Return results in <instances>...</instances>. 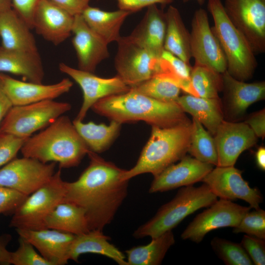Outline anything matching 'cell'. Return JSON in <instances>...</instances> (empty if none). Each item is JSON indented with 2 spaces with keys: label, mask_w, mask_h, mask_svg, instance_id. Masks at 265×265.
<instances>
[{
  "label": "cell",
  "mask_w": 265,
  "mask_h": 265,
  "mask_svg": "<svg viewBox=\"0 0 265 265\" xmlns=\"http://www.w3.org/2000/svg\"><path fill=\"white\" fill-rule=\"evenodd\" d=\"M87 155L88 166L76 181L66 182L64 202L85 210L90 231H102L126 197L129 180L123 179L125 170L90 150Z\"/></svg>",
  "instance_id": "obj_1"
},
{
  "label": "cell",
  "mask_w": 265,
  "mask_h": 265,
  "mask_svg": "<svg viewBox=\"0 0 265 265\" xmlns=\"http://www.w3.org/2000/svg\"><path fill=\"white\" fill-rule=\"evenodd\" d=\"M91 109L122 124L142 121L151 126L166 128L190 121L176 102H161L131 88L98 101Z\"/></svg>",
  "instance_id": "obj_2"
},
{
  "label": "cell",
  "mask_w": 265,
  "mask_h": 265,
  "mask_svg": "<svg viewBox=\"0 0 265 265\" xmlns=\"http://www.w3.org/2000/svg\"><path fill=\"white\" fill-rule=\"evenodd\" d=\"M89 151L73 121L64 115L28 137L20 150L23 157L43 163L57 162L61 169L78 166Z\"/></svg>",
  "instance_id": "obj_3"
},
{
  "label": "cell",
  "mask_w": 265,
  "mask_h": 265,
  "mask_svg": "<svg viewBox=\"0 0 265 265\" xmlns=\"http://www.w3.org/2000/svg\"><path fill=\"white\" fill-rule=\"evenodd\" d=\"M191 122L161 128L152 126L150 137L144 147L135 165L125 170L123 179L131 178L144 173L154 177L180 160L188 152Z\"/></svg>",
  "instance_id": "obj_4"
},
{
  "label": "cell",
  "mask_w": 265,
  "mask_h": 265,
  "mask_svg": "<svg viewBox=\"0 0 265 265\" xmlns=\"http://www.w3.org/2000/svg\"><path fill=\"white\" fill-rule=\"evenodd\" d=\"M207 8L213 20L212 29L226 59V71L239 80L250 79L257 66L255 53L250 44L230 21L221 0H209Z\"/></svg>",
  "instance_id": "obj_5"
},
{
  "label": "cell",
  "mask_w": 265,
  "mask_h": 265,
  "mask_svg": "<svg viewBox=\"0 0 265 265\" xmlns=\"http://www.w3.org/2000/svg\"><path fill=\"white\" fill-rule=\"evenodd\" d=\"M217 200V197L205 184L198 187L184 186L151 219L139 227L133 236L136 238H154L172 231L186 217L201 208L210 206Z\"/></svg>",
  "instance_id": "obj_6"
},
{
  "label": "cell",
  "mask_w": 265,
  "mask_h": 265,
  "mask_svg": "<svg viewBox=\"0 0 265 265\" xmlns=\"http://www.w3.org/2000/svg\"><path fill=\"white\" fill-rule=\"evenodd\" d=\"M61 168L45 185L27 196L13 213L9 226L26 230L46 229L48 216L60 203L66 194V182L61 177Z\"/></svg>",
  "instance_id": "obj_7"
},
{
  "label": "cell",
  "mask_w": 265,
  "mask_h": 265,
  "mask_svg": "<svg viewBox=\"0 0 265 265\" xmlns=\"http://www.w3.org/2000/svg\"><path fill=\"white\" fill-rule=\"evenodd\" d=\"M71 108L70 104L53 100L13 106L2 121L0 132L27 138L47 127Z\"/></svg>",
  "instance_id": "obj_8"
},
{
  "label": "cell",
  "mask_w": 265,
  "mask_h": 265,
  "mask_svg": "<svg viewBox=\"0 0 265 265\" xmlns=\"http://www.w3.org/2000/svg\"><path fill=\"white\" fill-rule=\"evenodd\" d=\"M55 167L54 162L43 163L29 157L15 158L0 168V186L29 196L51 179Z\"/></svg>",
  "instance_id": "obj_9"
},
{
  "label": "cell",
  "mask_w": 265,
  "mask_h": 265,
  "mask_svg": "<svg viewBox=\"0 0 265 265\" xmlns=\"http://www.w3.org/2000/svg\"><path fill=\"white\" fill-rule=\"evenodd\" d=\"M114 65L117 75L130 88L159 72L160 57L129 41L126 36L117 42Z\"/></svg>",
  "instance_id": "obj_10"
},
{
  "label": "cell",
  "mask_w": 265,
  "mask_h": 265,
  "mask_svg": "<svg viewBox=\"0 0 265 265\" xmlns=\"http://www.w3.org/2000/svg\"><path fill=\"white\" fill-rule=\"evenodd\" d=\"M224 10L255 53L265 52V0H225Z\"/></svg>",
  "instance_id": "obj_11"
},
{
  "label": "cell",
  "mask_w": 265,
  "mask_h": 265,
  "mask_svg": "<svg viewBox=\"0 0 265 265\" xmlns=\"http://www.w3.org/2000/svg\"><path fill=\"white\" fill-rule=\"evenodd\" d=\"M198 214L181 234L184 240L200 242L207 234L224 227L238 226L251 208L239 205L232 201L220 199Z\"/></svg>",
  "instance_id": "obj_12"
},
{
  "label": "cell",
  "mask_w": 265,
  "mask_h": 265,
  "mask_svg": "<svg viewBox=\"0 0 265 265\" xmlns=\"http://www.w3.org/2000/svg\"><path fill=\"white\" fill-rule=\"evenodd\" d=\"M191 27L190 52L195 64L223 73L227 70L226 59L218 39L210 26L205 9L200 8L195 11Z\"/></svg>",
  "instance_id": "obj_13"
},
{
  "label": "cell",
  "mask_w": 265,
  "mask_h": 265,
  "mask_svg": "<svg viewBox=\"0 0 265 265\" xmlns=\"http://www.w3.org/2000/svg\"><path fill=\"white\" fill-rule=\"evenodd\" d=\"M59 69L74 80L83 92V102L75 120L82 121L89 109L98 101L126 93L130 89L117 76L110 78H101L93 73L76 69L64 63L59 64Z\"/></svg>",
  "instance_id": "obj_14"
},
{
  "label": "cell",
  "mask_w": 265,
  "mask_h": 265,
  "mask_svg": "<svg viewBox=\"0 0 265 265\" xmlns=\"http://www.w3.org/2000/svg\"><path fill=\"white\" fill-rule=\"evenodd\" d=\"M242 171L234 166L213 168L202 180L213 194L220 199H239L249 204L251 208H260L262 195L258 188L251 187L242 177Z\"/></svg>",
  "instance_id": "obj_15"
},
{
  "label": "cell",
  "mask_w": 265,
  "mask_h": 265,
  "mask_svg": "<svg viewBox=\"0 0 265 265\" xmlns=\"http://www.w3.org/2000/svg\"><path fill=\"white\" fill-rule=\"evenodd\" d=\"M218 166H234L242 152L254 146L258 137L244 122L223 120L214 135Z\"/></svg>",
  "instance_id": "obj_16"
},
{
  "label": "cell",
  "mask_w": 265,
  "mask_h": 265,
  "mask_svg": "<svg viewBox=\"0 0 265 265\" xmlns=\"http://www.w3.org/2000/svg\"><path fill=\"white\" fill-rule=\"evenodd\" d=\"M0 84L13 106L54 100L68 92L73 85L68 78L56 83L43 84L16 80L3 73H0Z\"/></svg>",
  "instance_id": "obj_17"
},
{
  "label": "cell",
  "mask_w": 265,
  "mask_h": 265,
  "mask_svg": "<svg viewBox=\"0 0 265 265\" xmlns=\"http://www.w3.org/2000/svg\"><path fill=\"white\" fill-rule=\"evenodd\" d=\"M214 165L186 155L177 164H172L154 177L149 193L164 192L180 187L192 186L202 179Z\"/></svg>",
  "instance_id": "obj_18"
},
{
  "label": "cell",
  "mask_w": 265,
  "mask_h": 265,
  "mask_svg": "<svg viewBox=\"0 0 265 265\" xmlns=\"http://www.w3.org/2000/svg\"><path fill=\"white\" fill-rule=\"evenodd\" d=\"M75 16L50 0H41L34 13L33 29L57 46L72 34Z\"/></svg>",
  "instance_id": "obj_19"
},
{
  "label": "cell",
  "mask_w": 265,
  "mask_h": 265,
  "mask_svg": "<svg viewBox=\"0 0 265 265\" xmlns=\"http://www.w3.org/2000/svg\"><path fill=\"white\" fill-rule=\"evenodd\" d=\"M72 34L78 69L94 73L97 66L109 56L108 44L88 26L81 14L75 16Z\"/></svg>",
  "instance_id": "obj_20"
},
{
  "label": "cell",
  "mask_w": 265,
  "mask_h": 265,
  "mask_svg": "<svg viewBox=\"0 0 265 265\" xmlns=\"http://www.w3.org/2000/svg\"><path fill=\"white\" fill-rule=\"evenodd\" d=\"M16 230L52 265H64L70 260V248L76 235L49 228Z\"/></svg>",
  "instance_id": "obj_21"
},
{
  "label": "cell",
  "mask_w": 265,
  "mask_h": 265,
  "mask_svg": "<svg viewBox=\"0 0 265 265\" xmlns=\"http://www.w3.org/2000/svg\"><path fill=\"white\" fill-rule=\"evenodd\" d=\"M222 77L226 110L230 118H240L250 106L265 99V81L247 83L234 78L227 71Z\"/></svg>",
  "instance_id": "obj_22"
},
{
  "label": "cell",
  "mask_w": 265,
  "mask_h": 265,
  "mask_svg": "<svg viewBox=\"0 0 265 265\" xmlns=\"http://www.w3.org/2000/svg\"><path fill=\"white\" fill-rule=\"evenodd\" d=\"M166 29L165 12L157 4L147 7L143 18L130 35V41L160 57L164 50Z\"/></svg>",
  "instance_id": "obj_23"
},
{
  "label": "cell",
  "mask_w": 265,
  "mask_h": 265,
  "mask_svg": "<svg viewBox=\"0 0 265 265\" xmlns=\"http://www.w3.org/2000/svg\"><path fill=\"white\" fill-rule=\"evenodd\" d=\"M31 28L13 9L0 12L1 46L8 50L38 52Z\"/></svg>",
  "instance_id": "obj_24"
},
{
  "label": "cell",
  "mask_w": 265,
  "mask_h": 265,
  "mask_svg": "<svg viewBox=\"0 0 265 265\" xmlns=\"http://www.w3.org/2000/svg\"><path fill=\"white\" fill-rule=\"evenodd\" d=\"M0 73L22 76L28 81L42 83L44 77L38 52L6 49L0 46Z\"/></svg>",
  "instance_id": "obj_25"
},
{
  "label": "cell",
  "mask_w": 265,
  "mask_h": 265,
  "mask_svg": "<svg viewBox=\"0 0 265 265\" xmlns=\"http://www.w3.org/2000/svg\"><path fill=\"white\" fill-rule=\"evenodd\" d=\"M176 103L185 112L191 115L213 135L224 120L220 98H207L187 94L179 96Z\"/></svg>",
  "instance_id": "obj_26"
},
{
  "label": "cell",
  "mask_w": 265,
  "mask_h": 265,
  "mask_svg": "<svg viewBox=\"0 0 265 265\" xmlns=\"http://www.w3.org/2000/svg\"><path fill=\"white\" fill-rule=\"evenodd\" d=\"M130 14L119 9L106 11L90 5L81 14L88 26L107 44L117 42L121 38V26Z\"/></svg>",
  "instance_id": "obj_27"
},
{
  "label": "cell",
  "mask_w": 265,
  "mask_h": 265,
  "mask_svg": "<svg viewBox=\"0 0 265 265\" xmlns=\"http://www.w3.org/2000/svg\"><path fill=\"white\" fill-rule=\"evenodd\" d=\"M109 240L110 238L100 230H91L76 235L70 248V260L78 262L80 255L83 254L95 253L106 256L120 265H127L124 254Z\"/></svg>",
  "instance_id": "obj_28"
},
{
  "label": "cell",
  "mask_w": 265,
  "mask_h": 265,
  "mask_svg": "<svg viewBox=\"0 0 265 265\" xmlns=\"http://www.w3.org/2000/svg\"><path fill=\"white\" fill-rule=\"evenodd\" d=\"M166 29L164 50L189 63L191 58L190 32L186 28L178 9L169 5L165 12Z\"/></svg>",
  "instance_id": "obj_29"
},
{
  "label": "cell",
  "mask_w": 265,
  "mask_h": 265,
  "mask_svg": "<svg viewBox=\"0 0 265 265\" xmlns=\"http://www.w3.org/2000/svg\"><path fill=\"white\" fill-rule=\"evenodd\" d=\"M46 228L80 235L90 231L85 211L74 204H59L46 219Z\"/></svg>",
  "instance_id": "obj_30"
},
{
  "label": "cell",
  "mask_w": 265,
  "mask_h": 265,
  "mask_svg": "<svg viewBox=\"0 0 265 265\" xmlns=\"http://www.w3.org/2000/svg\"><path fill=\"white\" fill-rule=\"evenodd\" d=\"M73 123L89 150L101 153L106 150L118 136L122 124L111 120L108 125L86 123L74 120Z\"/></svg>",
  "instance_id": "obj_31"
},
{
  "label": "cell",
  "mask_w": 265,
  "mask_h": 265,
  "mask_svg": "<svg viewBox=\"0 0 265 265\" xmlns=\"http://www.w3.org/2000/svg\"><path fill=\"white\" fill-rule=\"evenodd\" d=\"M175 242L173 232L169 231L152 238L151 242L146 245L133 247L125 251L127 265H160Z\"/></svg>",
  "instance_id": "obj_32"
},
{
  "label": "cell",
  "mask_w": 265,
  "mask_h": 265,
  "mask_svg": "<svg viewBox=\"0 0 265 265\" xmlns=\"http://www.w3.org/2000/svg\"><path fill=\"white\" fill-rule=\"evenodd\" d=\"M187 152L201 162L217 165L218 156L214 137L193 118Z\"/></svg>",
  "instance_id": "obj_33"
},
{
  "label": "cell",
  "mask_w": 265,
  "mask_h": 265,
  "mask_svg": "<svg viewBox=\"0 0 265 265\" xmlns=\"http://www.w3.org/2000/svg\"><path fill=\"white\" fill-rule=\"evenodd\" d=\"M145 96L165 102L175 103L180 96V87L163 73L157 74L130 88Z\"/></svg>",
  "instance_id": "obj_34"
},
{
  "label": "cell",
  "mask_w": 265,
  "mask_h": 265,
  "mask_svg": "<svg viewBox=\"0 0 265 265\" xmlns=\"http://www.w3.org/2000/svg\"><path fill=\"white\" fill-rule=\"evenodd\" d=\"M190 82L198 97L219 98L218 93L222 91V74L205 65L194 64L191 72Z\"/></svg>",
  "instance_id": "obj_35"
},
{
  "label": "cell",
  "mask_w": 265,
  "mask_h": 265,
  "mask_svg": "<svg viewBox=\"0 0 265 265\" xmlns=\"http://www.w3.org/2000/svg\"><path fill=\"white\" fill-rule=\"evenodd\" d=\"M192 68L189 63L164 50L160 57L159 73L165 74L181 90L197 96L190 82Z\"/></svg>",
  "instance_id": "obj_36"
},
{
  "label": "cell",
  "mask_w": 265,
  "mask_h": 265,
  "mask_svg": "<svg viewBox=\"0 0 265 265\" xmlns=\"http://www.w3.org/2000/svg\"><path fill=\"white\" fill-rule=\"evenodd\" d=\"M211 244L216 255L227 265H253L240 243L215 237L211 240Z\"/></svg>",
  "instance_id": "obj_37"
},
{
  "label": "cell",
  "mask_w": 265,
  "mask_h": 265,
  "mask_svg": "<svg viewBox=\"0 0 265 265\" xmlns=\"http://www.w3.org/2000/svg\"><path fill=\"white\" fill-rule=\"evenodd\" d=\"M233 232L265 239V211L260 208L249 211L238 226L233 228Z\"/></svg>",
  "instance_id": "obj_38"
},
{
  "label": "cell",
  "mask_w": 265,
  "mask_h": 265,
  "mask_svg": "<svg viewBox=\"0 0 265 265\" xmlns=\"http://www.w3.org/2000/svg\"><path fill=\"white\" fill-rule=\"evenodd\" d=\"M19 245L14 252H11L10 265H52L37 253L34 246L26 239L20 237Z\"/></svg>",
  "instance_id": "obj_39"
},
{
  "label": "cell",
  "mask_w": 265,
  "mask_h": 265,
  "mask_svg": "<svg viewBox=\"0 0 265 265\" xmlns=\"http://www.w3.org/2000/svg\"><path fill=\"white\" fill-rule=\"evenodd\" d=\"M27 138L0 132V167L16 158Z\"/></svg>",
  "instance_id": "obj_40"
},
{
  "label": "cell",
  "mask_w": 265,
  "mask_h": 265,
  "mask_svg": "<svg viewBox=\"0 0 265 265\" xmlns=\"http://www.w3.org/2000/svg\"><path fill=\"white\" fill-rule=\"evenodd\" d=\"M240 244L256 265L265 264V239L248 235H244Z\"/></svg>",
  "instance_id": "obj_41"
},
{
  "label": "cell",
  "mask_w": 265,
  "mask_h": 265,
  "mask_svg": "<svg viewBox=\"0 0 265 265\" xmlns=\"http://www.w3.org/2000/svg\"><path fill=\"white\" fill-rule=\"evenodd\" d=\"M28 196L0 186V214H13Z\"/></svg>",
  "instance_id": "obj_42"
},
{
  "label": "cell",
  "mask_w": 265,
  "mask_h": 265,
  "mask_svg": "<svg viewBox=\"0 0 265 265\" xmlns=\"http://www.w3.org/2000/svg\"><path fill=\"white\" fill-rule=\"evenodd\" d=\"M41 0H12L13 9L31 29L34 13Z\"/></svg>",
  "instance_id": "obj_43"
},
{
  "label": "cell",
  "mask_w": 265,
  "mask_h": 265,
  "mask_svg": "<svg viewBox=\"0 0 265 265\" xmlns=\"http://www.w3.org/2000/svg\"><path fill=\"white\" fill-rule=\"evenodd\" d=\"M119 9L131 14L137 12L151 5L159 4L164 6L172 3L174 0H116Z\"/></svg>",
  "instance_id": "obj_44"
},
{
  "label": "cell",
  "mask_w": 265,
  "mask_h": 265,
  "mask_svg": "<svg viewBox=\"0 0 265 265\" xmlns=\"http://www.w3.org/2000/svg\"><path fill=\"white\" fill-rule=\"evenodd\" d=\"M257 137L263 139L265 136V109L251 114L244 121Z\"/></svg>",
  "instance_id": "obj_45"
},
{
  "label": "cell",
  "mask_w": 265,
  "mask_h": 265,
  "mask_svg": "<svg viewBox=\"0 0 265 265\" xmlns=\"http://www.w3.org/2000/svg\"><path fill=\"white\" fill-rule=\"evenodd\" d=\"M74 16L81 14L91 0H50Z\"/></svg>",
  "instance_id": "obj_46"
},
{
  "label": "cell",
  "mask_w": 265,
  "mask_h": 265,
  "mask_svg": "<svg viewBox=\"0 0 265 265\" xmlns=\"http://www.w3.org/2000/svg\"><path fill=\"white\" fill-rule=\"evenodd\" d=\"M11 239V235L9 234L0 236V265H10L11 252L7 249L6 247Z\"/></svg>",
  "instance_id": "obj_47"
},
{
  "label": "cell",
  "mask_w": 265,
  "mask_h": 265,
  "mask_svg": "<svg viewBox=\"0 0 265 265\" xmlns=\"http://www.w3.org/2000/svg\"><path fill=\"white\" fill-rule=\"evenodd\" d=\"M13 106L0 84V131L2 121Z\"/></svg>",
  "instance_id": "obj_48"
},
{
  "label": "cell",
  "mask_w": 265,
  "mask_h": 265,
  "mask_svg": "<svg viewBox=\"0 0 265 265\" xmlns=\"http://www.w3.org/2000/svg\"><path fill=\"white\" fill-rule=\"evenodd\" d=\"M256 163L259 169L263 171L265 170V148L260 147L255 153Z\"/></svg>",
  "instance_id": "obj_49"
},
{
  "label": "cell",
  "mask_w": 265,
  "mask_h": 265,
  "mask_svg": "<svg viewBox=\"0 0 265 265\" xmlns=\"http://www.w3.org/2000/svg\"><path fill=\"white\" fill-rule=\"evenodd\" d=\"M12 0H0V12L12 8Z\"/></svg>",
  "instance_id": "obj_50"
},
{
  "label": "cell",
  "mask_w": 265,
  "mask_h": 265,
  "mask_svg": "<svg viewBox=\"0 0 265 265\" xmlns=\"http://www.w3.org/2000/svg\"><path fill=\"white\" fill-rule=\"evenodd\" d=\"M189 0H182V1L184 2H187ZM196 0L200 5L203 4V3L205 2V0Z\"/></svg>",
  "instance_id": "obj_51"
}]
</instances>
